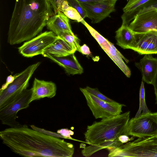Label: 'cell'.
I'll return each instance as SVG.
<instances>
[{
  "label": "cell",
  "instance_id": "cell-1",
  "mask_svg": "<svg viewBox=\"0 0 157 157\" xmlns=\"http://www.w3.org/2000/svg\"><path fill=\"white\" fill-rule=\"evenodd\" d=\"M2 143L24 157H71L73 144L29 128L26 124L0 132Z\"/></svg>",
  "mask_w": 157,
  "mask_h": 157
},
{
  "label": "cell",
  "instance_id": "cell-2",
  "mask_svg": "<svg viewBox=\"0 0 157 157\" xmlns=\"http://www.w3.org/2000/svg\"><path fill=\"white\" fill-rule=\"evenodd\" d=\"M54 14L49 0H16L9 24L8 43L13 45L35 37Z\"/></svg>",
  "mask_w": 157,
  "mask_h": 157
},
{
  "label": "cell",
  "instance_id": "cell-3",
  "mask_svg": "<svg viewBox=\"0 0 157 157\" xmlns=\"http://www.w3.org/2000/svg\"><path fill=\"white\" fill-rule=\"evenodd\" d=\"M130 111H128L112 117L94 122L87 126L84 133L86 143L98 144L105 141L118 140L124 134L130 120Z\"/></svg>",
  "mask_w": 157,
  "mask_h": 157
},
{
  "label": "cell",
  "instance_id": "cell-4",
  "mask_svg": "<svg viewBox=\"0 0 157 157\" xmlns=\"http://www.w3.org/2000/svg\"><path fill=\"white\" fill-rule=\"evenodd\" d=\"M108 150L109 157H157V136L138 138Z\"/></svg>",
  "mask_w": 157,
  "mask_h": 157
},
{
  "label": "cell",
  "instance_id": "cell-5",
  "mask_svg": "<svg viewBox=\"0 0 157 157\" xmlns=\"http://www.w3.org/2000/svg\"><path fill=\"white\" fill-rule=\"evenodd\" d=\"M124 134L142 138L157 136V112H151L130 119Z\"/></svg>",
  "mask_w": 157,
  "mask_h": 157
},
{
  "label": "cell",
  "instance_id": "cell-6",
  "mask_svg": "<svg viewBox=\"0 0 157 157\" xmlns=\"http://www.w3.org/2000/svg\"><path fill=\"white\" fill-rule=\"evenodd\" d=\"M40 63L38 62L28 66L18 74L13 82L6 89L0 91V108L11 102L27 89L29 80Z\"/></svg>",
  "mask_w": 157,
  "mask_h": 157
},
{
  "label": "cell",
  "instance_id": "cell-7",
  "mask_svg": "<svg viewBox=\"0 0 157 157\" xmlns=\"http://www.w3.org/2000/svg\"><path fill=\"white\" fill-rule=\"evenodd\" d=\"M80 90L96 119H104L118 116L122 112V107L125 106L117 102H109L100 99L88 93L84 88H80Z\"/></svg>",
  "mask_w": 157,
  "mask_h": 157
},
{
  "label": "cell",
  "instance_id": "cell-8",
  "mask_svg": "<svg viewBox=\"0 0 157 157\" xmlns=\"http://www.w3.org/2000/svg\"><path fill=\"white\" fill-rule=\"evenodd\" d=\"M32 94V89H27L11 102L0 108V120L2 124L10 127L21 125L16 120L17 114L19 111L29 107Z\"/></svg>",
  "mask_w": 157,
  "mask_h": 157
},
{
  "label": "cell",
  "instance_id": "cell-9",
  "mask_svg": "<svg viewBox=\"0 0 157 157\" xmlns=\"http://www.w3.org/2000/svg\"><path fill=\"white\" fill-rule=\"evenodd\" d=\"M58 36L51 31H46L25 42L18 48L20 53L26 57L42 55L44 51L52 44Z\"/></svg>",
  "mask_w": 157,
  "mask_h": 157
},
{
  "label": "cell",
  "instance_id": "cell-10",
  "mask_svg": "<svg viewBox=\"0 0 157 157\" xmlns=\"http://www.w3.org/2000/svg\"><path fill=\"white\" fill-rule=\"evenodd\" d=\"M134 33V41L131 49L140 55L157 54V31Z\"/></svg>",
  "mask_w": 157,
  "mask_h": 157
},
{
  "label": "cell",
  "instance_id": "cell-11",
  "mask_svg": "<svg viewBox=\"0 0 157 157\" xmlns=\"http://www.w3.org/2000/svg\"><path fill=\"white\" fill-rule=\"evenodd\" d=\"M80 3L86 10L87 17L93 24L100 22L115 10L116 3L110 2Z\"/></svg>",
  "mask_w": 157,
  "mask_h": 157
},
{
  "label": "cell",
  "instance_id": "cell-12",
  "mask_svg": "<svg viewBox=\"0 0 157 157\" xmlns=\"http://www.w3.org/2000/svg\"><path fill=\"white\" fill-rule=\"evenodd\" d=\"M128 27L135 33L157 31V9L137 15Z\"/></svg>",
  "mask_w": 157,
  "mask_h": 157
},
{
  "label": "cell",
  "instance_id": "cell-13",
  "mask_svg": "<svg viewBox=\"0 0 157 157\" xmlns=\"http://www.w3.org/2000/svg\"><path fill=\"white\" fill-rule=\"evenodd\" d=\"M32 94L30 102L45 98H52L56 94L57 87L52 81L40 80L35 78L32 87Z\"/></svg>",
  "mask_w": 157,
  "mask_h": 157
},
{
  "label": "cell",
  "instance_id": "cell-14",
  "mask_svg": "<svg viewBox=\"0 0 157 157\" xmlns=\"http://www.w3.org/2000/svg\"><path fill=\"white\" fill-rule=\"evenodd\" d=\"M135 65L141 72L143 81L152 84L157 72V58L151 54H145Z\"/></svg>",
  "mask_w": 157,
  "mask_h": 157
},
{
  "label": "cell",
  "instance_id": "cell-15",
  "mask_svg": "<svg viewBox=\"0 0 157 157\" xmlns=\"http://www.w3.org/2000/svg\"><path fill=\"white\" fill-rule=\"evenodd\" d=\"M42 55L63 67L68 75L81 74L83 72V69L74 53L62 57H56L47 53L43 54Z\"/></svg>",
  "mask_w": 157,
  "mask_h": 157
},
{
  "label": "cell",
  "instance_id": "cell-16",
  "mask_svg": "<svg viewBox=\"0 0 157 157\" xmlns=\"http://www.w3.org/2000/svg\"><path fill=\"white\" fill-rule=\"evenodd\" d=\"M46 26L48 29L57 36L64 32H73L69 18L60 11L49 18Z\"/></svg>",
  "mask_w": 157,
  "mask_h": 157
},
{
  "label": "cell",
  "instance_id": "cell-17",
  "mask_svg": "<svg viewBox=\"0 0 157 157\" xmlns=\"http://www.w3.org/2000/svg\"><path fill=\"white\" fill-rule=\"evenodd\" d=\"M154 0H129L123 9L122 25L128 26L130 22L144 7Z\"/></svg>",
  "mask_w": 157,
  "mask_h": 157
},
{
  "label": "cell",
  "instance_id": "cell-18",
  "mask_svg": "<svg viewBox=\"0 0 157 157\" xmlns=\"http://www.w3.org/2000/svg\"><path fill=\"white\" fill-rule=\"evenodd\" d=\"M76 51L68 42L58 37L52 44L44 51L42 55L47 53L56 57H62L75 53Z\"/></svg>",
  "mask_w": 157,
  "mask_h": 157
},
{
  "label": "cell",
  "instance_id": "cell-19",
  "mask_svg": "<svg viewBox=\"0 0 157 157\" xmlns=\"http://www.w3.org/2000/svg\"><path fill=\"white\" fill-rule=\"evenodd\" d=\"M128 26L122 25L116 32L117 44L124 49H131L134 41V33Z\"/></svg>",
  "mask_w": 157,
  "mask_h": 157
},
{
  "label": "cell",
  "instance_id": "cell-20",
  "mask_svg": "<svg viewBox=\"0 0 157 157\" xmlns=\"http://www.w3.org/2000/svg\"><path fill=\"white\" fill-rule=\"evenodd\" d=\"M105 53L125 75L127 77H130L131 75V71L125 63L123 59L127 63L128 62V60L124 56L113 43L110 42L108 50Z\"/></svg>",
  "mask_w": 157,
  "mask_h": 157
},
{
  "label": "cell",
  "instance_id": "cell-21",
  "mask_svg": "<svg viewBox=\"0 0 157 157\" xmlns=\"http://www.w3.org/2000/svg\"><path fill=\"white\" fill-rule=\"evenodd\" d=\"M123 144L118 140H109L95 144H90L85 147L82 150V155L85 157H89L98 151L104 149L107 150L120 146Z\"/></svg>",
  "mask_w": 157,
  "mask_h": 157
},
{
  "label": "cell",
  "instance_id": "cell-22",
  "mask_svg": "<svg viewBox=\"0 0 157 157\" xmlns=\"http://www.w3.org/2000/svg\"><path fill=\"white\" fill-rule=\"evenodd\" d=\"M88 29L90 34L96 40L99 45L105 52L108 50L110 42L101 35L83 19L81 22Z\"/></svg>",
  "mask_w": 157,
  "mask_h": 157
},
{
  "label": "cell",
  "instance_id": "cell-23",
  "mask_svg": "<svg viewBox=\"0 0 157 157\" xmlns=\"http://www.w3.org/2000/svg\"><path fill=\"white\" fill-rule=\"evenodd\" d=\"M145 89L144 84L142 81L139 91L140 104L138 111L134 117H137L141 114H144L151 112L146 105L145 98Z\"/></svg>",
  "mask_w": 157,
  "mask_h": 157
},
{
  "label": "cell",
  "instance_id": "cell-24",
  "mask_svg": "<svg viewBox=\"0 0 157 157\" xmlns=\"http://www.w3.org/2000/svg\"><path fill=\"white\" fill-rule=\"evenodd\" d=\"M58 36L68 42L76 51L80 52L79 40L73 32H64Z\"/></svg>",
  "mask_w": 157,
  "mask_h": 157
},
{
  "label": "cell",
  "instance_id": "cell-25",
  "mask_svg": "<svg viewBox=\"0 0 157 157\" xmlns=\"http://www.w3.org/2000/svg\"><path fill=\"white\" fill-rule=\"evenodd\" d=\"M68 18L81 22L83 19L75 8L69 6L63 12Z\"/></svg>",
  "mask_w": 157,
  "mask_h": 157
},
{
  "label": "cell",
  "instance_id": "cell-26",
  "mask_svg": "<svg viewBox=\"0 0 157 157\" xmlns=\"http://www.w3.org/2000/svg\"><path fill=\"white\" fill-rule=\"evenodd\" d=\"M84 89L88 93L94 95L100 99L109 102H116L103 95L98 90L97 88H93L87 86Z\"/></svg>",
  "mask_w": 157,
  "mask_h": 157
},
{
  "label": "cell",
  "instance_id": "cell-27",
  "mask_svg": "<svg viewBox=\"0 0 157 157\" xmlns=\"http://www.w3.org/2000/svg\"><path fill=\"white\" fill-rule=\"evenodd\" d=\"M69 5L75 8L79 13L82 17L84 19L87 17L86 10L81 6L79 2L77 0H66Z\"/></svg>",
  "mask_w": 157,
  "mask_h": 157
},
{
  "label": "cell",
  "instance_id": "cell-28",
  "mask_svg": "<svg viewBox=\"0 0 157 157\" xmlns=\"http://www.w3.org/2000/svg\"><path fill=\"white\" fill-rule=\"evenodd\" d=\"M30 127L32 128L33 129L47 135L55 137L56 138L66 139L65 138L64 136H63L61 134L57 133V132L56 133L46 130L44 129L41 128L37 127L34 125H30Z\"/></svg>",
  "mask_w": 157,
  "mask_h": 157
},
{
  "label": "cell",
  "instance_id": "cell-29",
  "mask_svg": "<svg viewBox=\"0 0 157 157\" xmlns=\"http://www.w3.org/2000/svg\"><path fill=\"white\" fill-rule=\"evenodd\" d=\"M57 132L64 136L65 138L66 139L82 142V141L73 139L71 137V136L73 135L74 134V133L73 131L71 130L68 129L67 128H62L58 130L57 131Z\"/></svg>",
  "mask_w": 157,
  "mask_h": 157
},
{
  "label": "cell",
  "instance_id": "cell-30",
  "mask_svg": "<svg viewBox=\"0 0 157 157\" xmlns=\"http://www.w3.org/2000/svg\"><path fill=\"white\" fill-rule=\"evenodd\" d=\"M64 0H49L52 8L54 11V14L57 13L62 4Z\"/></svg>",
  "mask_w": 157,
  "mask_h": 157
},
{
  "label": "cell",
  "instance_id": "cell-31",
  "mask_svg": "<svg viewBox=\"0 0 157 157\" xmlns=\"http://www.w3.org/2000/svg\"><path fill=\"white\" fill-rule=\"evenodd\" d=\"M17 75L18 74L13 76L11 75L8 76L7 77L6 83L2 85L0 89V91H2L6 89L10 84L13 82L17 76Z\"/></svg>",
  "mask_w": 157,
  "mask_h": 157
},
{
  "label": "cell",
  "instance_id": "cell-32",
  "mask_svg": "<svg viewBox=\"0 0 157 157\" xmlns=\"http://www.w3.org/2000/svg\"><path fill=\"white\" fill-rule=\"evenodd\" d=\"M80 2L94 3L102 2H110L116 3L117 0H77Z\"/></svg>",
  "mask_w": 157,
  "mask_h": 157
},
{
  "label": "cell",
  "instance_id": "cell-33",
  "mask_svg": "<svg viewBox=\"0 0 157 157\" xmlns=\"http://www.w3.org/2000/svg\"><path fill=\"white\" fill-rule=\"evenodd\" d=\"M134 139L133 137L132 136L131 138H129L128 136L124 134L120 135L118 138V140L123 144L132 141Z\"/></svg>",
  "mask_w": 157,
  "mask_h": 157
},
{
  "label": "cell",
  "instance_id": "cell-34",
  "mask_svg": "<svg viewBox=\"0 0 157 157\" xmlns=\"http://www.w3.org/2000/svg\"><path fill=\"white\" fill-rule=\"evenodd\" d=\"M80 52L84 55H90L91 52L89 47L86 44H84L80 47Z\"/></svg>",
  "mask_w": 157,
  "mask_h": 157
},
{
  "label": "cell",
  "instance_id": "cell-35",
  "mask_svg": "<svg viewBox=\"0 0 157 157\" xmlns=\"http://www.w3.org/2000/svg\"><path fill=\"white\" fill-rule=\"evenodd\" d=\"M154 87L155 96L156 103L157 104V72L152 84Z\"/></svg>",
  "mask_w": 157,
  "mask_h": 157
},
{
  "label": "cell",
  "instance_id": "cell-36",
  "mask_svg": "<svg viewBox=\"0 0 157 157\" xmlns=\"http://www.w3.org/2000/svg\"><path fill=\"white\" fill-rule=\"evenodd\" d=\"M127 1L128 0H127Z\"/></svg>",
  "mask_w": 157,
  "mask_h": 157
},
{
  "label": "cell",
  "instance_id": "cell-37",
  "mask_svg": "<svg viewBox=\"0 0 157 157\" xmlns=\"http://www.w3.org/2000/svg\"></svg>",
  "mask_w": 157,
  "mask_h": 157
}]
</instances>
